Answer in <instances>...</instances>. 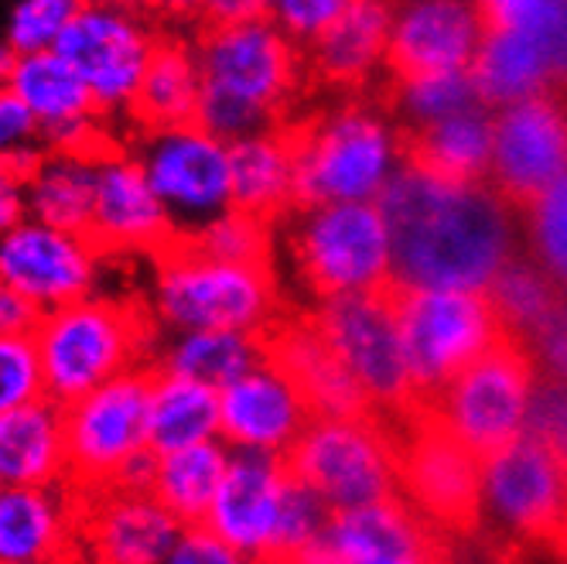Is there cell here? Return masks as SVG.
<instances>
[{"mask_svg": "<svg viewBox=\"0 0 567 564\" xmlns=\"http://www.w3.org/2000/svg\"><path fill=\"white\" fill-rule=\"evenodd\" d=\"M377 209L390 233L393 280L414 291H485L509 257L503 198L400 165Z\"/></svg>", "mask_w": 567, "mask_h": 564, "instance_id": "1", "label": "cell"}, {"mask_svg": "<svg viewBox=\"0 0 567 564\" xmlns=\"http://www.w3.org/2000/svg\"><path fill=\"white\" fill-rule=\"evenodd\" d=\"M202 100L195 124L233 144L291 124L305 86V52L277 31L267 8L243 21H202L195 38Z\"/></svg>", "mask_w": 567, "mask_h": 564, "instance_id": "2", "label": "cell"}, {"mask_svg": "<svg viewBox=\"0 0 567 564\" xmlns=\"http://www.w3.org/2000/svg\"><path fill=\"white\" fill-rule=\"evenodd\" d=\"M144 311L157 336L178 332H247L267 336L288 315L274 267L226 264L195 250L188 239L151 260Z\"/></svg>", "mask_w": 567, "mask_h": 564, "instance_id": "3", "label": "cell"}, {"mask_svg": "<svg viewBox=\"0 0 567 564\" xmlns=\"http://www.w3.org/2000/svg\"><path fill=\"white\" fill-rule=\"evenodd\" d=\"M31 339L42 359L45 397L65 408L116 377L151 367L157 329L144 305L93 295L42 315Z\"/></svg>", "mask_w": 567, "mask_h": 564, "instance_id": "4", "label": "cell"}, {"mask_svg": "<svg viewBox=\"0 0 567 564\" xmlns=\"http://www.w3.org/2000/svg\"><path fill=\"white\" fill-rule=\"evenodd\" d=\"M298 209L377 203L393 175L396 134L367 106L342 103L291 120Z\"/></svg>", "mask_w": 567, "mask_h": 564, "instance_id": "5", "label": "cell"}, {"mask_svg": "<svg viewBox=\"0 0 567 564\" xmlns=\"http://www.w3.org/2000/svg\"><path fill=\"white\" fill-rule=\"evenodd\" d=\"M537 380L534 346L506 329L431 400V411L478 462H485L526 434Z\"/></svg>", "mask_w": 567, "mask_h": 564, "instance_id": "6", "label": "cell"}, {"mask_svg": "<svg viewBox=\"0 0 567 564\" xmlns=\"http://www.w3.org/2000/svg\"><path fill=\"white\" fill-rule=\"evenodd\" d=\"M284 223L295 274L318 301L370 295L393 280L390 233L377 203L295 209Z\"/></svg>", "mask_w": 567, "mask_h": 564, "instance_id": "7", "label": "cell"}, {"mask_svg": "<svg viewBox=\"0 0 567 564\" xmlns=\"http://www.w3.org/2000/svg\"><path fill=\"white\" fill-rule=\"evenodd\" d=\"M308 315L321 339L339 356L346 373L370 397V404L380 411V418L390 421V428L403 424L421 408H427L417 397L408 373V359H403L396 308H393V280L370 295L318 301Z\"/></svg>", "mask_w": 567, "mask_h": 564, "instance_id": "8", "label": "cell"}, {"mask_svg": "<svg viewBox=\"0 0 567 564\" xmlns=\"http://www.w3.org/2000/svg\"><path fill=\"white\" fill-rule=\"evenodd\" d=\"M393 308L408 373L424 404L506 332L485 291H414L393 280Z\"/></svg>", "mask_w": 567, "mask_h": 564, "instance_id": "9", "label": "cell"}, {"mask_svg": "<svg viewBox=\"0 0 567 564\" xmlns=\"http://www.w3.org/2000/svg\"><path fill=\"white\" fill-rule=\"evenodd\" d=\"M151 367L131 370L65 404L69 486L83 496L116 490L124 472L154 455L147 434Z\"/></svg>", "mask_w": 567, "mask_h": 564, "instance_id": "10", "label": "cell"}, {"mask_svg": "<svg viewBox=\"0 0 567 564\" xmlns=\"http://www.w3.org/2000/svg\"><path fill=\"white\" fill-rule=\"evenodd\" d=\"M393 449L400 496L449 537L478 534L482 462L441 424L431 404L393 428Z\"/></svg>", "mask_w": 567, "mask_h": 564, "instance_id": "11", "label": "cell"}, {"mask_svg": "<svg viewBox=\"0 0 567 564\" xmlns=\"http://www.w3.org/2000/svg\"><path fill=\"white\" fill-rule=\"evenodd\" d=\"M284 462L332 513L400 496L393 428L386 421L315 418Z\"/></svg>", "mask_w": 567, "mask_h": 564, "instance_id": "12", "label": "cell"}, {"mask_svg": "<svg viewBox=\"0 0 567 564\" xmlns=\"http://www.w3.org/2000/svg\"><path fill=\"white\" fill-rule=\"evenodd\" d=\"M161 31L147 14L124 4H79L55 52L83 79L96 113L120 120L134 110L141 79L161 42Z\"/></svg>", "mask_w": 567, "mask_h": 564, "instance_id": "13", "label": "cell"}, {"mask_svg": "<svg viewBox=\"0 0 567 564\" xmlns=\"http://www.w3.org/2000/svg\"><path fill=\"white\" fill-rule=\"evenodd\" d=\"M172 216L178 236H192L229 203V144L198 124L175 131H137L127 144Z\"/></svg>", "mask_w": 567, "mask_h": 564, "instance_id": "14", "label": "cell"}, {"mask_svg": "<svg viewBox=\"0 0 567 564\" xmlns=\"http://www.w3.org/2000/svg\"><path fill=\"white\" fill-rule=\"evenodd\" d=\"M106 257L90 236L34 219L0 233V288L21 295L38 315L100 295Z\"/></svg>", "mask_w": 567, "mask_h": 564, "instance_id": "15", "label": "cell"}, {"mask_svg": "<svg viewBox=\"0 0 567 564\" xmlns=\"http://www.w3.org/2000/svg\"><path fill=\"white\" fill-rule=\"evenodd\" d=\"M90 239L106 260L165 254L178 233L172 216L161 206L151 188L141 161L127 144L110 141L96 154V195H93V223Z\"/></svg>", "mask_w": 567, "mask_h": 564, "instance_id": "16", "label": "cell"}, {"mask_svg": "<svg viewBox=\"0 0 567 564\" xmlns=\"http://www.w3.org/2000/svg\"><path fill=\"white\" fill-rule=\"evenodd\" d=\"M489 172L503 203L530 209L567 172V116L547 93L506 106L493 120Z\"/></svg>", "mask_w": 567, "mask_h": 564, "instance_id": "17", "label": "cell"}, {"mask_svg": "<svg viewBox=\"0 0 567 564\" xmlns=\"http://www.w3.org/2000/svg\"><path fill=\"white\" fill-rule=\"evenodd\" d=\"M8 93L34 120L42 147L96 154L113 141L83 79L72 72V65L59 52L21 55Z\"/></svg>", "mask_w": 567, "mask_h": 564, "instance_id": "18", "label": "cell"}, {"mask_svg": "<svg viewBox=\"0 0 567 564\" xmlns=\"http://www.w3.org/2000/svg\"><path fill=\"white\" fill-rule=\"evenodd\" d=\"M315 414L298 387L274 362H264L219 393V441L229 452L288 455Z\"/></svg>", "mask_w": 567, "mask_h": 564, "instance_id": "19", "label": "cell"}, {"mask_svg": "<svg viewBox=\"0 0 567 564\" xmlns=\"http://www.w3.org/2000/svg\"><path fill=\"white\" fill-rule=\"evenodd\" d=\"M182 531L147 490H103L83 496L79 554L86 564H165Z\"/></svg>", "mask_w": 567, "mask_h": 564, "instance_id": "20", "label": "cell"}, {"mask_svg": "<svg viewBox=\"0 0 567 564\" xmlns=\"http://www.w3.org/2000/svg\"><path fill=\"white\" fill-rule=\"evenodd\" d=\"M482 45V14L468 4H414L393 11L383 65L390 86L468 72Z\"/></svg>", "mask_w": 567, "mask_h": 564, "instance_id": "21", "label": "cell"}, {"mask_svg": "<svg viewBox=\"0 0 567 564\" xmlns=\"http://www.w3.org/2000/svg\"><path fill=\"white\" fill-rule=\"evenodd\" d=\"M267 359L288 377L315 418L329 421H383L370 404V397L346 373L339 356L329 349L315 329L311 315H284L277 326L264 336ZM390 424V421H386Z\"/></svg>", "mask_w": 567, "mask_h": 564, "instance_id": "22", "label": "cell"}, {"mask_svg": "<svg viewBox=\"0 0 567 564\" xmlns=\"http://www.w3.org/2000/svg\"><path fill=\"white\" fill-rule=\"evenodd\" d=\"M288 479L291 469L280 455L233 452L219 496L202 527H209L219 541L254 564H270Z\"/></svg>", "mask_w": 567, "mask_h": 564, "instance_id": "23", "label": "cell"}, {"mask_svg": "<svg viewBox=\"0 0 567 564\" xmlns=\"http://www.w3.org/2000/svg\"><path fill=\"white\" fill-rule=\"evenodd\" d=\"M83 493L62 486H0V564H62L79 554Z\"/></svg>", "mask_w": 567, "mask_h": 564, "instance_id": "24", "label": "cell"}, {"mask_svg": "<svg viewBox=\"0 0 567 564\" xmlns=\"http://www.w3.org/2000/svg\"><path fill=\"white\" fill-rule=\"evenodd\" d=\"M229 203L270 226L295 209V144L291 131L270 127L229 144Z\"/></svg>", "mask_w": 567, "mask_h": 564, "instance_id": "25", "label": "cell"}, {"mask_svg": "<svg viewBox=\"0 0 567 564\" xmlns=\"http://www.w3.org/2000/svg\"><path fill=\"white\" fill-rule=\"evenodd\" d=\"M69 482L65 411L42 397L0 414V486H62Z\"/></svg>", "mask_w": 567, "mask_h": 564, "instance_id": "26", "label": "cell"}, {"mask_svg": "<svg viewBox=\"0 0 567 564\" xmlns=\"http://www.w3.org/2000/svg\"><path fill=\"white\" fill-rule=\"evenodd\" d=\"M393 8L386 4H346L339 21L305 52V69L315 83L332 90L367 86L370 72L383 62Z\"/></svg>", "mask_w": 567, "mask_h": 564, "instance_id": "27", "label": "cell"}, {"mask_svg": "<svg viewBox=\"0 0 567 564\" xmlns=\"http://www.w3.org/2000/svg\"><path fill=\"white\" fill-rule=\"evenodd\" d=\"M96 154L55 151V147L38 151L24 172L28 219L90 236L93 195H96Z\"/></svg>", "mask_w": 567, "mask_h": 564, "instance_id": "28", "label": "cell"}, {"mask_svg": "<svg viewBox=\"0 0 567 564\" xmlns=\"http://www.w3.org/2000/svg\"><path fill=\"white\" fill-rule=\"evenodd\" d=\"M396 154L403 165L437 175L444 182L478 185L493 161V120L475 110L431 127L396 131Z\"/></svg>", "mask_w": 567, "mask_h": 564, "instance_id": "29", "label": "cell"}, {"mask_svg": "<svg viewBox=\"0 0 567 564\" xmlns=\"http://www.w3.org/2000/svg\"><path fill=\"white\" fill-rule=\"evenodd\" d=\"M198 100H202V75H198L192 38L161 34L151 65L141 79L131 124L137 131L188 127L198 116Z\"/></svg>", "mask_w": 567, "mask_h": 564, "instance_id": "30", "label": "cell"}, {"mask_svg": "<svg viewBox=\"0 0 567 564\" xmlns=\"http://www.w3.org/2000/svg\"><path fill=\"white\" fill-rule=\"evenodd\" d=\"M264 336L247 332H178L157 336L151 352V370L172 373L223 393L229 383L247 377L264 362Z\"/></svg>", "mask_w": 567, "mask_h": 564, "instance_id": "31", "label": "cell"}, {"mask_svg": "<svg viewBox=\"0 0 567 564\" xmlns=\"http://www.w3.org/2000/svg\"><path fill=\"white\" fill-rule=\"evenodd\" d=\"M233 452L223 441L178 449L168 455H154V472L147 493L165 506L182 527H202L219 496Z\"/></svg>", "mask_w": 567, "mask_h": 564, "instance_id": "32", "label": "cell"}, {"mask_svg": "<svg viewBox=\"0 0 567 564\" xmlns=\"http://www.w3.org/2000/svg\"><path fill=\"white\" fill-rule=\"evenodd\" d=\"M468 75L482 103L516 106L544 93L547 62L530 34L482 21V45L472 59Z\"/></svg>", "mask_w": 567, "mask_h": 564, "instance_id": "33", "label": "cell"}, {"mask_svg": "<svg viewBox=\"0 0 567 564\" xmlns=\"http://www.w3.org/2000/svg\"><path fill=\"white\" fill-rule=\"evenodd\" d=\"M151 452L168 455L178 449L206 445L219 438V393L151 370V404H147Z\"/></svg>", "mask_w": 567, "mask_h": 564, "instance_id": "34", "label": "cell"}, {"mask_svg": "<svg viewBox=\"0 0 567 564\" xmlns=\"http://www.w3.org/2000/svg\"><path fill=\"white\" fill-rule=\"evenodd\" d=\"M485 295H489L503 326L523 336L526 342L547 326V318L564 298V291L544 274V267H534L526 260H506L503 270L493 277V285L485 288Z\"/></svg>", "mask_w": 567, "mask_h": 564, "instance_id": "35", "label": "cell"}, {"mask_svg": "<svg viewBox=\"0 0 567 564\" xmlns=\"http://www.w3.org/2000/svg\"><path fill=\"white\" fill-rule=\"evenodd\" d=\"M485 24H499L530 34L544 52L547 79L567 90V4H544V0H489L478 8Z\"/></svg>", "mask_w": 567, "mask_h": 564, "instance_id": "36", "label": "cell"}, {"mask_svg": "<svg viewBox=\"0 0 567 564\" xmlns=\"http://www.w3.org/2000/svg\"><path fill=\"white\" fill-rule=\"evenodd\" d=\"M202 254H209L226 264H250V267H274V226L239 213L226 209L213 223H206L198 233L182 236Z\"/></svg>", "mask_w": 567, "mask_h": 564, "instance_id": "37", "label": "cell"}, {"mask_svg": "<svg viewBox=\"0 0 567 564\" xmlns=\"http://www.w3.org/2000/svg\"><path fill=\"white\" fill-rule=\"evenodd\" d=\"M386 93L411 113L414 127H431V124H441V120L482 110V100L475 93V83L468 72L417 79V83L390 86Z\"/></svg>", "mask_w": 567, "mask_h": 564, "instance_id": "38", "label": "cell"}, {"mask_svg": "<svg viewBox=\"0 0 567 564\" xmlns=\"http://www.w3.org/2000/svg\"><path fill=\"white\" fill-rule=\"evenodd\" d=\"M332 510L321 503L305 482L295 475L284 486L280 500V520H277V544H274V561H295L301 551H308L329 527ZM270 561V564H274Z\"/></svg>", "mask_w": 567, "mask_h": 564, "instance_id": "39", "label": "cell"}, {"mask_svg": "<svg viewBox=\"0 0 567 564\" xmlns=\"http://www.w3.org/2000/svg\"><path fill=\"white\" fill-rule=\"evenodd\" d=\"M75 8L79 4H72V0H21L8 14L4 42L18 52V59L55 52Z\"/></svg>", "mask_w": 567, "mask_h": 564, "instance_id": "40", "label": "cell"}, {"mask_svg": "<svg viewBox=\"0 0 567 564\" xmlns=\"http://www.w3.org/2000/svg\"><path fill=\"white\" fill-rule=\"evenodd\" d=\"M530 229L544 274L567 288V172L530 206Z\"/></svg>", "mask_w": 567, "mask_h": 564, "instance_id": "41", "label": "cell"}, {"mask_svg": "<svg viewBox=\"0 0 567 564\" xmlns=\"http://www.w3.org/2000/svg\"><path fill=\"white\" fill-rule=\"evenodd\" d=\"M45 397L42 359L31 336H0V414Z\"/></svg>", "mask_w": 567, "mask_h": 564, "instance_id": "42", "label": "cell"}, {"mask_svg": "<svg viewBox=\"0 0 567 564\" xmlns=\"http://www.w3.org/2000/svg\"><path fill=\"white\" fill-rule=\"evenodd\" d=\"M526 434L537 438L557 459V465L567 472V383L554 377L537 380V390L530 400V418H526Z\"/></svg>", "mask_w": 567, "mask_h": 564, "instance_id": "43", "label": "cell"}, {"mask_svg": "<svg viewBox=\"0 0 567 564\" xmlns=\"http://www.w3.org/2000/svg\"><path fill=\"white\" fill-rule=\"evenodd\" d=\"M342 11V0H280V4H267V14L277 24V31L298 49L315 45L339 21Z\"/></svg>", "mask_w": 567, "mask_h": 564, "instance_id": "44", "label": "cell"}, {"mask_svg": "<svg viewBox=\"0 0 567 564\" xmlns=\"http://www.w3.org/2000/svg\"><path fill=\"white\" fill-rule=\"evenodd\" d=\"M38 151H42V141H38L34 120L11 93H0V157L28 165Z\"/></svg>", "mask_w": 567, "mask_h": 564, "instance_id": "45", "label": "cell"}, {"mask_svg": "<svg viewBox=\"0 0 567 564\" xmlns=\"http://www.w3.org/2000/svg\"><path fill=\"white\" fill-rule=\"evenodd\" d=\"M165 564H254V561L233 551L209 527H185Z\"/></svg>", "mask_w": 567, "mask_h": 564, "instance_id": "46", "label": "cell"}, {"mask_svg": "<svg viewBox=\"0 0 567 564\" xmlns=\"http://www.w3.org/2000/svg\"><path fill=\"white\" fill-rule=\"evenodd\" d=\"M530 342H537V352L547 367V377L567 383V291H564L557 311L547 318V326Z\"/></svg>", "mask_w": 567, "mask_h": 564, "instance_id": "47", "label": "cell"}, {"mask_svg": "<svg viewBox=\"0 0 567 564\" xmlns=\"http://www.w3.org/2000/svg\"><path fill=\"white\" fill-rule=\"evenodd\" d=\"M28 165L24 161L0 157V233L18 226L28 216L24 213V172H28Z\"/></svg>", "mask_w": 567, "mask_h": 564, "instance_id": "48", "label": "cell"}, {"mask_svg": "<svg viewBox=\"0 0 567 564\" xmlns=\"http://www.w3.org/2000/svg\"><path fill=\"white\" fill-rule=\"evenodd\" d=\"M288 564H455V547L452 541L437 547V551H427V554H411V557H362V561H332L326 551L318 544H311L308 551H301L295 561Z\"/></svg>", "mask_w": 567, "mask_h": 564, "instance_id": "49", "label": "cell"}, {"mask_svg": "<svg viewBox=\"0 0 567 564\" xmlns=\"http://www.w3.org/2000/svg\"><path fill=\"white\" fill-rule=\"evenodd\" d=\"M38 315L21 295L0 288V336H34L38 329Z\"/></svg>", "mask_w": 567, "mask_h": 564, "instance_id": "50", "label": "cell"}, {"mask_svg": "<svg viewBox=\"0 0 567 564\" xmlns=\"http://www.w3.org/2000/svg\"><path fill=\"white\" fill-rule=\"evenodd\" d=\"M14 65H18V52L0 38V93L11 90V79H14Z\"/></svg>", "mask_w": 567, "mask_h": 564, "instance_id": "51", "label": "cell"}, {"mask_svg": "<svg viewBox=\"0 0 567 564\" xmlns=\"http://www.w3.org/2000/svg\"><path fill=\"white\" fill-rule=\"evenodd\" d=\"M274 564H288V561H274Z\"/></svg>", "mask_w": 567, "mask_h": 564, "instance_id": "52", "label": "cell"}]
</instances>
